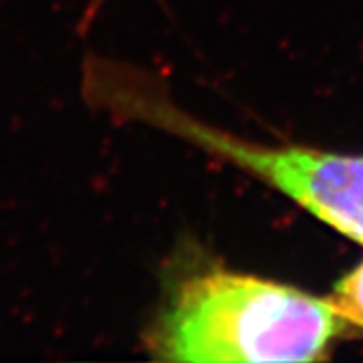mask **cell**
<instances>
[{"mask_svg":"<svg viewBox=\"0 0 363 363\" xmlns=\"http://www.w3.org/2000/svg\"><path fill=\"white\" fill-rule=\"evenodd\" d=\"M85 95L97 109L168 131L245 169L317 220L363 245V154L247 140L190 116L152 75L109 59L93 67Z\"/></svg>","mask_w":363,"mask_h":363,"instance_id":"7a4b0ae2","label":"cell"},{"mask_svg":"<svg viewBox=\"0 0 363 363\" xmlns=\"http://www.w3.org/2000/svg\"><path fill=\"white\" fill-rule=\"evenodd\" d=\"M343 327L331 298L255 274L202 269L168 285L143 345L157 362H317Z\"/></svg>","mask_w":363,"mask_h":363,"instance_id":"6da1fadb","label":"cell"},{"mask_svg":"<svg viewBox=\"0 0 363 363\" xmlns=\"http://www.w3.org/2000/svg\"><path fill=\"white\" fill-rule=\"evenodd\" d=\"M329 298L345 325L363 329V260L339 281Z\"/></svg>","mask_w":363,"mask_h":363,"instance_id":"3957f363","label":"cell"},{"mask_svg":"<svg viewBox=\"0 0 363 363\" xmlns=\"http://www.w3.org/2000/svg\"><path fill=\"white\" fill-rule=\"evenodd\" d=\"M107 2H109V0H87L85 14H83V21H81L83 28H89V25L93 23V18L101 13V9H104Z\"/></svg>","mask_w":363,"mask_h":363,"instance_id":"277c9868","label":"cell"}]
</instances>
